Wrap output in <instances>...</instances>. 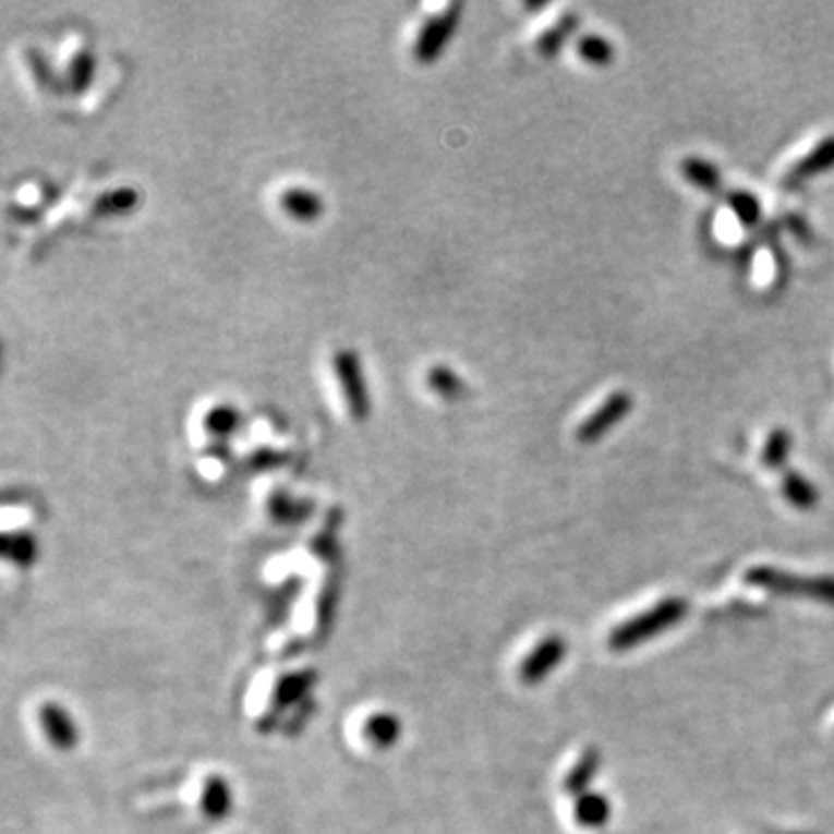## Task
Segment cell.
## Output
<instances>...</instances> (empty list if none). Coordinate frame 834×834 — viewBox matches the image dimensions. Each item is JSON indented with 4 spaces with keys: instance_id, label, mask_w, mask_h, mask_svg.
I'll return each mask as SVG.
<instances>
[{
    "instance_id": "8",
    "label": "cell",
    "mask_w": 834,
    "mask_h": 834,
    "mask_svg": "<svg viewBox=\"0 0 834 834\" xmlns=\"http://www.w3.org/2000/svg\"><path fill=\"white\" fill-rule=\"evenodd\" d=\"M681 172L693 185H698L700 191H708V193L718 191L721 174L712 162L702 160V158H689V160L681 162Z\"/></svg>"
},
{
    "instance_id": "4",
    "label": "cell",
    "mask_w": 834,
    "mask_h": 834,
    "mask_svg": "<svg viewBox=\"0 0 834 834\" xmlns=\"http://www.w3.org/2000/svg\"><path fill=\"white\" fill-rule=\"evenodd\" d=\"M832 167H834V137H827L784 177V189L786 191L800 189L807 179L819 177V174L832 170Z\"/></svg>"
},
{
    "instance_id": "12",
    "label": "cell",
    "mask_w": 834,
    "mask_h": 834,
    "mask_svg": "<svg viewBox=\"0 0 834 834\" xmlns=\"http://www.w3.org/2000/svg\"><path fill=\"white\" fill-rule=\"evenodd\" d=\"M580 49V56L591 63V65H607L612 61V53H615V49H612V45L607 40H603V37L599 35H589L584 37V40L578 45Z\"/></svg>"
},
{
    "instance_id": "11",
    "label": "cell",
    "mask_w": 834,
    "mask_h": 834,
    "mask_svg": "<svg viewBox=\"0 0 834 834\" xmlns=\"http://www.w3.org/2000/svg\"><path fill=\"white\" fill-rule=\"evenodd\" d=\"M728 204H730L733 214L737 216L739 226H745V228H753V226H758V220H760V204H758V200H756L751 193H733V195L728 197Z\"/></svg>"
},
{
    "instance_id": "3",
    "label": "cell",
    "mask_w": 834,
    "mask_h": 834,
    "mask_svg": "<svg viewBox=\"0 0 834 834\" xmlns=\"http://www.w3.org/2000/svg\"><path fill=\"white\" fill-rule=\"evenodd\" d=\"M630 406H633V399H630L626 392H617L612 395L596 413H591L578 432V438L584 440V443H591L601 438L605 432H609L612 426H615L619 420H624L630 411Z\"/></svg>"
},
{
    "instance_id": "14",
    "label": "cell",
    "mask_w": 834,
    "mask_h": 834,
    "mask_svg": "<svg viewBox=\"0 0 834 834\" xmlns=\"http://www.w3.org/2000/svg\"><path fill=\"white\" fill-rule=\"evenodd\" d=\"M399 733V721L389 714H380L368 721V737L378 739L380 745H392L395 735Z\"/></svg>"
},
{
    "instance_id": "16",
    "label": "cell",
    "mask_w": 834,
    "mask_h": 834,
    "mask_svg": "<svg viewBox=\"0 0 834 834\" xmlns=\"http://www.w3.org/2000/svg\"><path fill=\"white\" fill-rule=\"evenodd\" d=\"M788 450H790V436H788L784 430H776V432L770 436L767 445H765L763 459H765L767 467H778V463H782V461L786 459Z\"/></svg>"
},
{
    "instance_id": "10",
    "label": "cell",
    "mask_w": 834,
    "mask_h": 834,
    "mask_svg": "<svg viewBox=\"0 0 834 834\" xmlns=\"http://www.w3.org/2000/svg\"><path fill=\"white\" fill-rule=\"evenodd\" d=\"M200 424H202V430H207L209 436L220 438V436H226L228 432H232L234 411L230 406H222V403L207 406L204 408V415H202Z\"/></svg>"
},
{
    "instance_id": "15",
    "label": "cell",
    "mask_w": 834,
    "mask_h": 834,
    "mask_svg": "<svg viewBox=\"0 0 834 834\" xmlns=\"http://www.w3.org/2000/svg\"><path fill=\"white\" fill-rule=\"evenodd\" d=\"M572 28H578V19L566 16L564 22H561V26H556V28H552V31H547L543 35V40H541V45H537V47H541V51L547 53V56L554 53V51H559L564 47V43H566V35Z\"/></svg>"
},
{
    "instance_id": "7",
    "label": "cell",
    "mask_w": 834,
    "mask_h": 834,
    "mask_svg": "<svg viewBox=\"0 0 834 834\" xmlns=\"http://www.w3.org/2000/svg\"><path fill=\"white\" fill-rule=\"evenodd\" d=\"M43 726L53 747L72 749L77 745V730H74L65 710L59 708V702H49V708L43 710Z\"/></svg>"
},
{
    "instance_id": "17",
    "label": "cell",
    "mask_w": 834,
    "mask_h": 834,
    "mask_svg": "<svg viewBox=\"0 0 834 834\" xmlns=\"http://www.w3.org/2000/svg\"><path fill=\"white\" fill-rule=\"evenodd\" d=\"M786 492H788V496H790L793 504H797V506H807L809 500H811V496H813L807 482H805L802 478H795V475H788Z\"/></svg>"
},
{
    "instance_id": "5",
    "label": "cell",
    "mask_w": 834,
    "mask_h": 834,
    "mask_svg": "<svg viewBox=\"0 0 834 834\" xmlns=\"http://www.w3.org/2000/svg\"><path fill=\"white\" fill-rule=\"evenodd\" d=\"M276 202H278V209L292 220H311L323 209L318 193L304 189V185H290V189H283Z\"/></svg>"
},
{
    "instance_id": "18",
    "label": "cell",
    "mask_w": 834,
    "mask_h": 834,
    "mask_svg": "<svg viewBox=\"0 0 834 834\" xmlns=\"http://www.w3.org/2000/svg\"><path fill=\"white\" fill-rule=\"evenodd\" d=\"M788 220H790V222H788V228H790V232H793L795 237L800 234L802 241H807V239L811 237V232H809V228H807V222H805L802 218H795V216H793V218H788Z\"/></svg>"
},
{
    "instance_id": "6",
    "label": "cell",
    "mask_w": 834,
    "mask_h": 834,
    "mask_svg": "<svg viewBox=\"0 0 834 834\" xmlns=\"http://www.w3.org/2000/svg\"><path fill=\"white\" fill-rule=\"evenodd\" d=\"M61 72H63V80L70 84V88H84L88 84L90 53L80 37L77 40L65 43L63 59H61Z\"/></svg>"
},
{
    "instance_id": "2",
    "label": "cell",
    "mask_w": 834,
    "mask_h": 834,
    "mask_svg": "<svg viewBox=\"0 0 834 834\" xmlns=\"http://www.w3.org/2000/svg\"><path fill=\"white\" fill-rule=\"evenodd\" d=\"M457 10L459 5L443 8L438 14H426L424 10V16L413 28V40H411V53L420 63L436 59L440 47L448 43V37L457 24Z\"/></svg>"
},
{
    "instance_id": "9",
    "label": "cell",
    "mask_w": 834,
    "mask_h": 834,
    "mask_svg": "<svg viewBox=\"0 0 834 834\" xmlns=\"http://www.w3.org/2000/svg\"><path fill=\"white\" fill-rule=\"evenodd\" d=\"M430 385L432 392H436L440 399H455L461 395L463 383L457 378L455 371L450 366H432L430 371H424V387Z\"/></svg>"
},
{
    "instance_id": "1",
    "label": "cell",
    "mask_w": 834,
    "mask_h": 834,
    "mask_svg": "<svg viewBox=\"0 0 834 834\" xmlns=\"http://www.w3.org/2000/svg\"><path fill=\"white\" fill-rule=\"evenodd\" d=\"M327 374L334 399L341 406V411L352 420L364 418L366 397L355 355L350 350H334L327 360Z\"/></svg>"
},
{
    "instance_id": "13",
    "label": "cell",
    "mask_w": 834,
    "mask_h": 834,
    "mask_svg": "<svg viewBox=\"0 0 834 834\" xmlns=\"http://www.w3.org/2000/svg\"><path fill=\"white\" fill-rule=\"evenodd\" d=\"M22 63H24V70L28 72V82H31L33 88L47 90L51 86V77L47 74V65L43 63L40 53H35L31 49H24L22 51Z\"/></svg>"
}]
</instances>
